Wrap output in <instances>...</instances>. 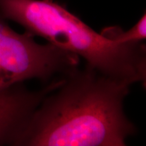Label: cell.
I'll list each match as a JSON object with an SVG mask.
<instances>
[{"instance_id": "cell-4", "label": "cell", "mask_w": 146, "mask_h": 146, "mask_svg": "<svg viewBox=\"0 0 146 146\" xmlns=\"http://www.w3.org/2000/svg\"><path fill=\"white\" fill-rule=\"evenodd\" d=\"M63 78L29 90L23 84L0 92V145H15L16 139L47 94L58 87Z\"/></svg>"}, {"instance_id": "cell-1", "label": "cell", "mask_w": 146, "mask_h": 146, "mask_svg": "<svg viewBox=\"0 0 146 146\" xmlns=\"http://www.w3.org/2000/svg\"><path fill=\"white\" fill-rule=\"evenodd\" d=\"M131 84L85 65L42 99L15 145L123 146L136 128L123 103Z\"/></svg>"}, {"instance_id": "cell-3", "label": "cell", "mask_w": 146, "mask_h": 146, "mask_svg": "<svg viewBox=\"0 0 146 146\" xmlns=\"http://www.w3.org/2000/svg\"><path fill=\"white\" fill-rule=\"evenodd\" d=\"M34 36L13 30L0 16V92L33 79L47 84L79 67L76 55L49 42L39 44Z\"/></svg>"}, {"instance_id": "cell-2", "label": "cell", "mask_w": 146, "mask_h": 146, "mask_svg": "<svg viewBox=\"0 0 146 146\" xmlns=\"http://www.w3.org/2000/svg\"><path fill=\"white\" fill-rule=\"evenodd\" d=\"M0 16L72 53L98 72L130 84H145L146 47L106 38L54 0H0Z\"/></svg>"}, {"instance_id": "cell-5", "label": "cell", "mask_w": 146, "mask_h": 146, "mask_svg": "<svg viewBox=\"0 0 146 146\" xmlns=\"http://www.w3.org/2000/svg\"><path fill=\"white\" fill-rule=\"evenodd\" d=\"M100 33L110 41L120 44L141 42L146 38L145 14L130 29L123 30L118 26L106 27Z\"/></svg>"}]
</instances>
